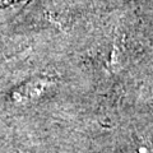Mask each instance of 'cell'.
Wrapping results in <instances>:
<instances>
[{"instance_id":"obj_1","label":"cell","mask_w":153,"mask_h":153,"mask_svg":"<svg viewBox=\"0 0 153 153\" xmlns=\"http://www.w3.org/2000/svg\"><path fill=\"white\" fill-rule=\"evenodd\" d=\"M55 80L49 76L35 75L14 84L3 94V103L7 108L21 110L30 107L31 105L44 97L54 87Z\"/></svg>"}]
</instances>
